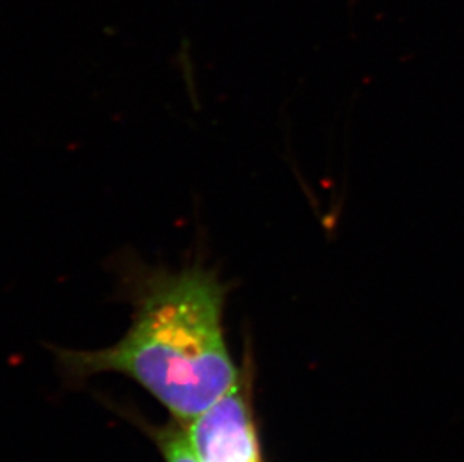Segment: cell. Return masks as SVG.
<instances>
[{
	"label": "cell",
	"instance_id": "6da1fadb",
	"mask_svg": "<svg viewBox=\"0 0 464 462\" xmlns=\"http://www.w3.org/2000/svg\"><path fill=\"white\" fill-rule=\"evenodd\" d=\"M122 266L131 326L107 349L61 351L62 365L74 375H127L188 425L241 379L224 336L227 287L202 263L180 271L131 260Z\"/></svg>",
	"mask_w": 464,
	"mask_h": 462
},
{
	"label": "cell",
	"instance_id": "3957f363",
	"mask_svg": "<svg viewBox=\"0 0 464 462\" xmlns=\"http://www.w3.org/2000/svg\"><path fill=\"white\" fill-rule=\"evenodd\" d=\"M155 441L166 462H198L187 432L179 422L157 429Z\"/></svg>",
	"mask_w": 464,
	"mask_h": 462
},
{
	"label": "cell",
	"instance_id": "7a4b0ae2",
	"mask_svg": "<svg viewBox=\"0 0 464 462\" xmlns=\"http://www.w3.org/2000/svg\"><path fill=\"white\" fill-rule=\"evenodd\" d=\"M182 427L198 462H262L250 398L242 379L214 406Z\"/></svg>",
	"mask_w": 464,
	"mask_h": 462
}]
</instances>
